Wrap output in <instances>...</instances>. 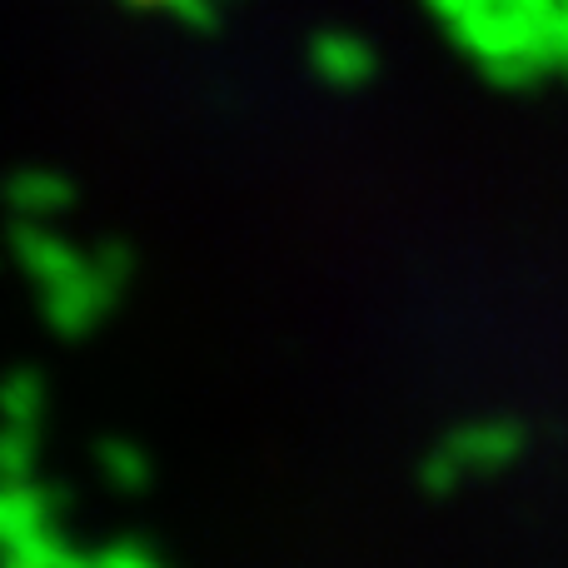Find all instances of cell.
Masks as SVG:
<instances>
[]
</instances>
